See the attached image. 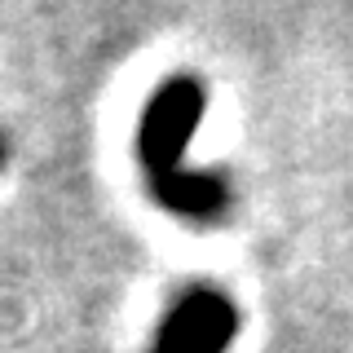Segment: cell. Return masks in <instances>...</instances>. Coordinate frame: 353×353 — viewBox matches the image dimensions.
Returning a JSON list of instances; mask_svg holds the SVG:
<instances>
[{
    "label": "cell",
    "instance_id": "6da1fadb",
    "mask_svg": "<svg viewBox=\"0 0 353 353\" xmlns=\"http://www.w3.org/2000/svg\"><path fill=\"white\" fill-rule=\"evenodd\" d=\"M208 110V93L194 75H172L150 93L137 119V163L146 172L154 203L172 216L212 225L230 212V181L221 172L185 168V141Z\"/></svg>",
    "mask_w": 353,
    "mask_h": 353
},
{
    "label": "cell",
    "instance_id": "7a4b0ae2",
    "mask_svg": "<svg viewBox=\"0 0 353 353\" xmlns=\"http://www.w3.org/2000/svg\"><path fill=\"white\" fill-rule=\"evenodd\" d=\"M239 305L216 287H190L176 296L168 318L154 331L150 353H225L239 336Z\"/></svg>",
    "mask_w": 353,
    "mask_h": 353
},
{
    "label": "cell",
    "instance_id": "3957f363",
    "mask_svg": "<svg viewBox=\"0 0 353 353\" xmlns=\"http://www.w3.org/2000/svg\"><path fill=\"white\" fill-rule=\"evenodd\" d=\"M5 159H9V146H5V137H0V168H5Z\"/></svg>",
    "mask_w": 353,
    "mask_h": 353
}]
</instances>
